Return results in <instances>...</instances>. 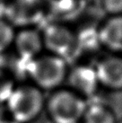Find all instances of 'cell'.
Listing matches in <instances>:
<instances>
[{
    "label": "cell",
    "mask_w": 122,
    "mask_h": 123,
    "mask_svg": "<svg viewBox=\"0 0 122 123\" xmlns=\"http://www.w3.org/2000/svg\"><path fill=\"white\" fill-rule=\"evenodd\" d=\"M43 44L53 55L66 58L76 49L78 37L71 29L62 24H51L42 35Z\"/></svg>",
    "instance_id": "277c9868"
},
{
    "label": "cell",
    "mask_w": 122,
    "mask_h": 123,
    "mask_svg": "<svg viewBox=\"0 0 122 123\" xmlns=\"http://www.w3.org/2000/svg\"><path fill=\"white\" fill-rule=\"evenodd\" d=\"M102 7L110 16L122 14V0H102Z\"/></svg>",
    "instance_id": "7c38bea8"
},
{
    "label": "cell",
    "mask_w": 122,
    "mask_h": 123,
    "mask_svg": "<svg viewBox=\"0 0 122 123\" xmlns=\"http://www.w3.org/2000/svg\"><path fill=\"white\" fill-rule=\"evenodd\" d=\"M0 123H19L15 121V120H2L0 121Z\"/></svg>",
    "instance_id": "9a60e30c"
},
{
    "label": "cell",
    "mask_w": 122,
    "mask_h": 123,
    "mask_svg": "<svg viewBox=\"0 0 122 123\" xmlns=\"http://www.w3.org/2000/svg\"><path fill=\"white\" fill-rule=\"evenodd\" d=\"M100 44L113 53H122V14L109 16L97 30Z\"/></svg>",
    "instance_id": "52a82bcc"
},
{
    "label": "cell",
    "mask_w": 122,
    "mask_h": 123,
    "mask_svg": "<svg viewBox=\"0 0 122 123\" xmlns=\"http://www.w3.org/2000/svg\"><path fill=\"white\" fill-rule=\"evenodd\" d=\"M88 103L71 89L54 92L47 102L49 116L54 123H81Z\"/></svg>",
    "instance_id": "6da1fadb"
},
{
    "label": "cell",
    "mask_w": 122,
    "mask_h": 123,
    "mask_svg": "<svg viewBox=\"0 0 122 123\" xmlns=\"http://www.w3.org/2000/svg\"><path fill=\"white\" fill-rule=\"evenodd\" d=\"M117 123H122V119H121V120H118V122H117Z\"/></svg>",
    "instance_id": "2e32d148"
},
{
    "label": "cell",
    "mask_w": 122,
    "mask_h": 123,
    "mask_svg": "<svg viewBox=\"0 0 122 123\" xmlns=\"http://www.w3.org/2000/svg\"><path fill=\"white\" fill-rule=\"evenodd\" d=\"M28 75L39 88L53 90L67 80L68 68L66 59L56 55L37 57L28 62Z\"/></svg>",
    "instance_id": "7a4b0ae2"
},
{
    "label": "cell",
    "mask_w": 122,
    "mask_h": 123,
    "mask_svg": "<svg viewBox=\"0 0 122 123\" xmlns=\"http://www.w3.org/2000/svg\"><path fill=\"white\" fill-rule=\"evenodd\" d=\"M1 1H2V0H0V2H1Z\"/></svg>",
    "instance_id": "e0dca14e"
},
{
    "label": "cell",
    "mask_w": 122,
    "mask_h": 123,
    "mask_svg": "<svg viewBox=\"0 0 122 123\" xmlns=\"http://www.w3.org/2000/svg\"><path fill=\"white\" fill-rule=\"evenodd\" d=\"M113 110L104 103H91L87 105L81 123H117Z\"/></svg>",
    "instance_id": "30bf717a"
},
{
    "label": "cell",
    "mask_w": 122,
    "mask_h": 123,
    "mask_svg": "<svg viewBox=\"0 0 122 123\" xmlns=\"http://www.w3.org/2000/svg\"><path fill=\"white\" fill-rule=\"evenodd\" d=\"M47 1L49 2L51 6L56 9H60V10H64L65 7L68 6L72 2V0H47Z\"/></svg>",
    "instance_id": "5bb4252c"
},
{
    "label": "cell",
    "mask_w": 122,
    "mask_h": 123,
    "mask_svg": "<svg viewBox=\"0 0 122 123\" xmlns=\"http://www.w3.org/2000/svg\"><path fill=\"white\" fill-rule=\"evenodd\" d=\"M67 79L71 86V90L85 99L94 93L100 86L94 67L78 66L70 72L68 71Z\"/></svg>",
    "instance_id": "8992f818"
},
{
    "label": "cell",
    "mask_w": 122,
    "mask_h": 123,
    "mask_svg": "<svg viewBox=\"0 0 122 123\" xmlns=\"http://www.w3.org/2000/svg\"><path fill=\"white\" fill-rule=\"evenodd\" d=\"M17 53L22 59L30 61L37 58L43 46L42 36L34 29H24L14 37Z\"/></svg>",
    "instance_id": "ba28073f"
},
{
    "label": "cell",
    "mask_w": 122,
    "mask_h": 123,
    "mask_svg": "<svg viewBox=\"0 0 122 123\" xmlns=\"http://www.w3.org/2000/svg\"><path fill=\"white\" fill-rule=\"evenodd\" d=\"M36 0H20L11 7L9 16L18 25H28L36 23L41 15Z\"/></svg>",
    "instance_id": "9c48e42d"
},
{
    "label": "cell",
    "mask_w": 122,
    "mask_h": 123,
    "mask_svg": "<svg viewBox=\"0 0 122 123\" xmlns=\"http://www.w3.org/2000/svg\"><path fill=\"white\" fill-rule=\"evenodd\" d=\"M14 91L11 82L0 73V102L9 98L10 94Z\"/></svg>",
    "instance_id": "4fadbf2b"
},
{
    "label": "cell",
    "mask_w": 122,
    "mask_h": 123,
    "mask_svg": "<svg viewBox=\"0 0 122 123\" xmlns=\"http://www.w3.org/2000/svg\"><path fill=\"white\" fill-rule=\"evenodd\" d=\"M14 32L9 23L0 19V54L14 41Z\"/></svg>",
    "instance_id": "8fae6325"
},
{
    "label": "cell",
    "mask_w": 122,
    "mask_h": 123,
    "mask_svg": "<svg viewBox=\"0 0 122 123\" xmlns=\"http://www.w3.org/2000/svg\"><path fill=\"white\" fill-rule=\"evenodd\" d=\"M100 87L110 92H122V55L102 58L94 66Z\"/></svg>",
    "instance_id": "5b68a950"
},
{
    "label": "cell",
    "mask_w": 122,
    "mask_h": 123,
    "mask_svg": "<svg viewBox=\"0 0 122 123\" xmlns=\"http://www.w3.org/2000/svg\"><path fill=\"white\" fill-rule=\"evenodd\" d=\"M7 107L14 120L27 123L40 115L44 107V97L39 87L23 86L14 89L7 99Z\"/></svg>",
    "instance_id": "3957f363"
}]
</instances>
